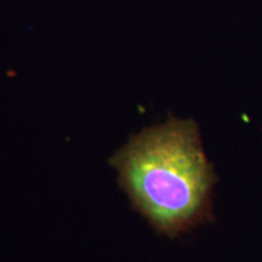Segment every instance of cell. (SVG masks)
<instances>
[{"mask_svg":"<svg viewBox=\"0 0 262 262\" xmlns=\"http://www.w3.org/2000/svg\"><path fill=\"white\" fill-rule=\"evenodd\" d=\"M131 208L158 234L176 238L212 220L214 166L193 119L145 127L108 160Z\"/></svg>","mask_w":262,"mask_h":262,"instance_id":"6da1fadb","label":"cell"}]
</instances>
